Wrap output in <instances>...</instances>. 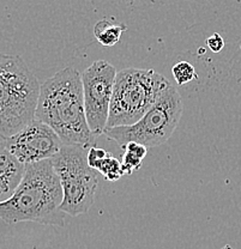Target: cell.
I'll list each match as a JSON object with an SVG mask.
<instances>
[{"mask_svg": "<svg viewBox=\"0 0 241 249\" xmlns=\"http://www.w3.org/2000/svg\"><path fill=\"white\" fill-rule=\"evenodd\" d=\"M35 119L52 127L64 145L89 149L97 138L88 124L82 74L74 67H65L41 85Z\"/></svg>", "mask_w": 241, "mask_h": 249, "instance_id": "cell-1", "label": "cell"}, {"mask_svg": "<svg viewBox=\"0 0 241 249\" xmlns=\"http://www.w3.org/2000/svg\"><path fill=\"white\" fill-rule=\"evenodd\" d=\"M64 193L52 160L25 165L24 178L14 196L0 202V219L6 224L34 222L64 227L60 210Z\"/></svg>", "mask_w": 241, "mask_h": 249, "instance_id": "cell-2", "label": "cell"}, {"mask_svg": "<svg viewBox=\"0 0 241 249\" xmlns=\"http://www.w3.org/2000/svg\"><path fill=\"white\" fill-rule=\"evenodd\" d=\"M41 85L27 62L0 53V137L10 138L35 120Z\"/></svg>", "mask_w": 241, "mask_h": 249, "instance_id": "cell-3", "label": "cell"}, {"mask_svg": "<svg viewBox=\"0 0 241 249\" xmlns=\"http://www.w3.org/2000/svg\"><path fill=\"white\" fill-rule=\"evenodd\" d=\"M170 84L167 78L151 69L130 67L119 71L114 82L107 128L136 124Z\"/></svg>", "mask_w": 241, "mask_h": 249, "instance_id": "cell-4", "label": "cell"}, {"mask_svg": "<svg viewBox=\"0 0 241 249\" xmlns=\"http://www.w3.org/2000/svg\"><path fill=\"white\" fill-rule=\"evenodd\" d=\"M52 163L63 188L61 211L72 217L87 213L94 205L98 187L97 171L88 163L87 147L63 145Z\"/></svg>", "mask_w": 241, "mask_h": 249, "instance_id": "cell-5", "label": "cell"}, {"mask_svg": "<svg viewBox=\"0 0 241 249\" xmlns=\"http://www.w3.org/2000/svg\"><path fill=\"white\" fill-rule=\"evenodd\" d=\"M183 115V101L177 88L170 84L143 118L131 126L107 128L105 136L120 147L134 142L147 147L165 144L177 129Z\"/></svg>", "mask_w": 241, "mask_h": 249, "instance_id": "cell-6", "label": "cell"}, {"mask_svg": "<svg viewBox=\"0 0 241 249\" xmlns=\"http://www.w3.org/2000/svg\"><path fill=\"white\" fill-rule=\"evenodd\" d=\"M116 73L115 67L106 60L93 62L82 73L88 124L96 137L107 128Z\"/></svg>", "mask_w": 241, "mask_h": 249, "instance_id": "cell-7", "label": "cell"}, {"mask_svg": "<svg viewBox=\"0 0 241 249\" xmlns=\"http://www.w3.org/2000/svg\"><path fill=\"white\" fill-rule=\"evenodd\" d=\"M63 145L52 127L36 119L15 136L5 139V147L25 165L52 160Z\"/></svg>", "mask_w": 241, "mask_h": 249, "instance_id": "cell-8", "label": "cell"}, {"mask_svg": "<svg viewBox=\"0 0 241 249\" xmlns=\"http://www.w3.org/2000/svg\"><path fill=\"white\" fill-rule=\"evenodd\" d=\"M25 164L17 160L6 147L0 149V202L9 200L22 182Z\"/></svg>", "mask_w": 241, "mask_h": 249, "instance_id": "cell-9", "label": "cell"}, {"mask_svg": "<svg viewBox=\"0 0 241 249\" xmlns=\"http://www.w3.org/2000/svg\"><path fill=\"white\" fill-rule=\"evenodd\" d=\"M121 149L124 150L123 158H121V165L125 175H131L134 171L141 169L143 164V160L147 157L148 147L138 142H128Z\"/></svg>", "mask_w": 241, "mask_h": 249, "instance_id": "cell-10", "label": "cell"}, {"mask_svg": "<svg viewBox=\"0 0 241 249\" xmlns=\"http://www.w3.org/2000/svg\"><path fill=\"white\" fill-rule=\"evenodd\" d=\"M128 27L125 24H115L108 19H101L95 24L94 35L103 47H113L120 40L121 34Z\"/></svg>", "mask_w": 241, "mask_h": 249, "instance_id": "cell-11", "label": "cell"}, {"mask_svg": "<svg viewBox=\"0 0 241 249\" xmlns=\"http://www.w3.org/2000/svg\"><path fill=\"white\" fill-rule=\"evenodd\" d=\"M96 171L103 176L105 180L110 181V182H115L125 175L123 165H121V160H119L118 158L111 154H108L107 157L101 160L100 164L97 165Z\"/></svg>", "mask_w": 241, "mask_h": 249, "instance_id": "cell-12", "label": "cell"}, {"mask_svg": "<svg viewBox=\"0 0 241 249\" xmlns=\"http://www.w3.org/2000/svg\"><path fill=\"white\" fill-rule=\"evenodd\" d=\"M172 74L179 87H183V85L192 82L194 78L197 77L196 70H194L193 65L190 64L188 61L177 62V64L172 67Z\"/></svg>", "mask_w": 241, "mask_h": 249, "instance_id": "cell-13", "label": "cell"}, {"mask_svg": "<svg viewBox=\"0 0 241 249\" xmlns=\"http://www.w3.org/2000/svg\"><path fill=\"white\" fill-rule=\"evenodd\" d=\"M108 154H110V152H107L103 149H100V147H89V149H88V163H89V165L93 169L96 170L97 165L100 164L101 160H102L103 158L107 157Z\"/></svg>", "mask_w": 241, "mask_h": 249, "instance_id": "cell-14", "label": "cell"}, {"mask_svg": "<svg viewBox=\"0 0 241 249\" xmlns=\"http://www.w3.org/2000/svg\"><path fill=\"white\" fill-rule=\"evenodd\" d=\"M206 46H208V48L212 53H220L224 47V40L222 38V36L220 34L215 33L210 37H208Z\"/></svg>", "mask_w": 241, "mask_h": 249, "instance_id": "cell-15", "label": "cell"}, {"mask_svg": "<svg viewBox=\"0 0 241 249\" xmlns=\"http://www.w3.org/2000/svg\"><path fill=\"white\" fill-rule=\"evenodd\" d=\"M2 147H5V139L0 137V149H2Z\"/></svg>", "mask_w": 241, "mask_h": 249, "instance_id": "cell-16", "label": "cell"}]
</instances>
